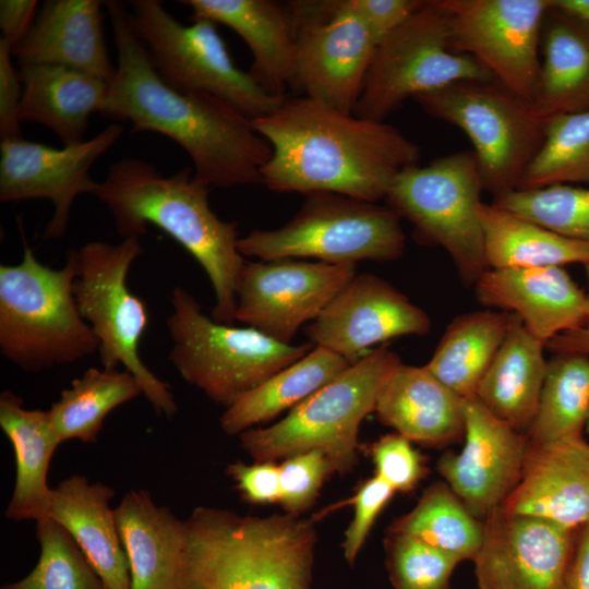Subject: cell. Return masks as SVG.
Here are the masks:
<instances>
[{
    "label": "cell",
    "instance_id": "cell-1",
    "mask_svg": "<svg viewBox=\"0 0 589 589\" xmlns=\"http://www.w3.org/2000/svg\"><path fill=\"white\" fill-rule=\"evenodd\" d=\"M118 64L103 115L130 121L132 133L155 132L190 156L196 179L209 188L262 183L272 156L252 120L230 104L202 93L180 92L159 76L124 4L106 1Z\"/></svg>",
    "mask_w": 589,
    "mask_h": 589
},
{
    "label": "cell",
    "instance_id": "cell-2",
    "mask_svg": "<svg viewBox=\"0 0 589 589\" xmlns=\"http://www.w3.org/2000/svg\"><path fill=\"white\" fill-rule=\"evenodd\" d=\"M252 123L272 147L262 184L278 193L329 192L376 203L420 160L419 146L394 125L305 96L286 98Z\"/></svg>",
    "mask_w": 589,
    "mask_h": 589
},
{
    "label": "cell",
    "instance_id": "cell-3",
    "mask_svg": "<svg viewBox=\"0 0 589 589\" xmlns=\"http://www.w3.org/2000/svg\"><path fill=\"white\" fill-rule=\"evenodd\" d=\"M209 189L191 167L165 176L146 160L123 158L109 167L94 195L107 206L123 239L140 238L154 225L189 252L211 280L212 318L233 325L236 289L245 261L238 249L237 223L213 212Z\"/></svg>",
    "mask_w": 589,
    "mask_h": 589
},
{
    "label": "cell",
    "instance_id": "cell-4",
    "mask_svg": "<svg viewBox=\"0 0 589 589\" xmlns=\"http://www.w3.org/2000/svg\"><path fill=\"white\" fill-rule=\"evenodd\" d=\"M183 525L181 589H311V519L197 506Z\"/></svg>",
    "mask_w": 589,
    "mask_h": 589
},
{
    "label": "cell",
    "instance_id": "cell-5",
    "mask_svg": "<svg viewBox=\"0 0 589 589\" xmlns=\"http://www.w3.org/2000/svg\"><path fill=\"white\" fill-rule=\"evenodd\" d=\"M79 275L75 249L58 269L40 263L25 245L22 261L0 265V350L28 372L73 364L98 351L73 293Z\"/></svg>",
    "mask_w": 589,
    "mask_h": 589
},
{
    "label": "cell",
    "instance_id": "cell-6",
    "mask_svg": "<svg viewBox=\"0 0 589 589\" xmlns=\"http://www.w3.org/2000/svg\"><path fill=\"white\" fill-rule=\"evenodd\" d=\"M400 363L387 346L371 349L277 423L239 434L241 447L254 461L318 449L336 472H350L358 462L360 425L375 410L382 387Z\"/></svg>",
    "mask_w": 589,
    "mask_h": 589
},
{
    "label": "cell",
    "instance_id": "cell-7",
    "mask_svg": "<svg viewBox=\"0 0 589 589\" xmlns=\"http://www.w3.org/2000/svg\"><path fill=\"white\" fill-rule=\"evenodd\" d=\"M170 303V362L185 382L226 408L314 347L283 344L252 327L216 322L182 287L172 289Z\"/></svg>",
    "mask_w": 589,
    "mask_h": 589
},
{
    "label": "cell",
    "instance_id": "cell-8",
    "mask_svg": "<svg viewBox=\"0 0 589 589\" xmlns=\"http://www.w3.org/2000/svg\"><path fill=\"white\" fill-rule=\"evenodd\" d=\"M405 245L401 217L389 206L329 192L306 194L289 221L254 229L238 241L242 256L329 264L395 261Z\"/></svg>",
    "mask_w": 589,
    "mask_h": 589
},
{
    "label": "cell",
    "instance_id": "cell-9",
    "mask_svg": "<svg viewBox=\"0 0 589 589\" xmlns=\"http://www.w3.org/2000/svg\"><path fill=\"white\" fill-rule=\"evenodd\" d=\"M413 100L467 135L493 199L519 189L544 139L546 119L531 100L495 79L458 81Z\"/></svg>",
    "mask_w": 589,
    "mask_h": 589
},
{
    "label": "cell",
    "instance_id": "cell-10",
    "mask_svg": "<svg viewBox=\"0 0 589 589\" xmlns=\"http://www.w3.org/2000/svg\"><path fill=\"white\" fill-rule=\"evenodd\" d=\"M76 252L79 275L73 293L98 341L101 366L115 370L121 364L139 381L154 411L170 419L178 410L173 394L145 365L139 351L149 316L145 302L130 290L128 274L143 253L140 238H125L117 244L88 241Z\"/></svg>",
    "mask_w": 589,
    "mask_h": 589
},
{
    "label": "cell",
    "instance_id": "cell-11",
    "mask_svg": "<svg viewBox=\"0 0 589 589\" xmlns=\"http://www.w3.org/2000/svg\"><path fill=\"white\" fill-rule=\"evenodd\" d=\"M483 191L476 156L465 149L402 170L385 200L412 224L418 242L442 247L464 283L474 285L489 269L479 216Z\"/></svg>",
    "mask_w": 589,
    "mask_h": 589
},
{
    "label": "cell",
    "instance_id": "cell-12",
    "mask_svg": "<svg viewBox=\"0 0 589 589\" xmlns=\"http://www.w3.org/2000/svg\"><path fill=\"white\" fill-rule=\"evenodd\" d=\"M130 7L153 67L172 88L219 98L251 120L273 112L287 98L268 94L237 67L216 23L193 19L183 25L159 0H133Z\"/></svg>",
    "mask_w": 589,
    "mask_h": 589
},
{
    "label": "cell",
    "instance_id": "cell-13",
    "mask_svg": "<svg viewBox=\"0 0 589 589\" xmlns=\"http://www.w3.org/2000/svg\"><path fill=\"white\" fill-rule=\"evenodd\" d=\"M476 59L456 53L440 0H428L375 48L353 113L384 121L407 99L465 80H493Z\"/></svg>",
    "mask_w": 589,
    "mask_h": 589
},
{
    "label": "cell",
    "instance_id": "cell-14",
    "mask_svg": "<svg viewBox=\"0 0 589 589\" xmlns=\"http://www.w3.org/2000/svg\"><path fill=\"white\" fill-rule=\"evenodd\" d=\"M297 41L296 88L330 108L353 112L376 43L341 0L288 3Z\"/></svg>",
    "mask_w": 589,
    "mask_h": 589
},
{
    "label": "cell",
    "instance_id": "cell-15",
    "mask_svg": "<svg viewBox=\"0 0 589 589\" xmlns=\"http://www.w3.org/2000/svg\"><path fill=\"white\" fill-rule=\"evenodd\" d=\"M454 52L480 62L493 77L532 101L541 38L551 0H440Z\"/></svg>",
    "mask_w": 589,
    "mask_h": 589
},
{
    "label": "cell",
    "instance_id": "cell-16",
    "mask_svg": "<svg viewBox=\"0 0 589 589\" xmlns=\"http://www.w3.org/2000/svg\"><path fill=\"white\" fill-rule=\"evenodd\" d=\"M356 276V264L296 259L245 262L236 289V321L291 344Z\"/></svg>",
    "mask_w": 589,
    "mask_h": 589
},
{
    "label": "cell",
    "instance_id": "cell-17",
    "mask_svg": "<svg viewBox=\"0 0 589 589\" xmlns=\"http://www.w3.org/2000/svg\"><path fill=\"white\" fill-rule=\"evenodd\" d=\"M123 128L111 123L89 140L62 148L22 139L0 144V201L49 200L55 212L44 231L45 239H60L67 232L75 199L94 194L97 183L91 167L122 135Z\"/></svg>",
    "mask_w": 589,
    "mask_h": 589
},
{
    "label": "cell",
    "instance_id": "cell-18",
    "mask_svg": "<svg viewBox=\"0 0 589 589\" xmlns=\"http://www.w3.org/2000/svg\"><path fill=\"white\" fill-rule=\"evenodd\" d=\"M474 558L479 589H561L576 529L502 507L484 520Z\"/></svg>",
    "mask_w": 589,
    "mask_h": 589
},
{
    "label": "cell",
    "instance_id": "cell-19",
    "mask_svg": "<svg viewBox=\"0 0 589 589\" xmlns=\"http://www.w3.org/2000/svg\"><path fill=\"white\" fill-rule=\"evenodd\" d=\"M431 329L428 313L392 284L374 274L356 275L305 327L313 346L328 349L350 364L372 346Z\"/></svg>",
    "mask_w": 589,
    "mask_h": 589
},
{
    "label": "cell",
    "instance_id": "cell-20",
    "mask_svg": "<svg viewBox=\"0 0 589 589\" xmlns=\"http://www.w3.org/2000/svg\"><path fill=\"white\" fill-rule=\"evenodd\" d=\"M464 437L462 449L443 454L437 470L470 513L483 521L517 486L528 437L476 397L465 399Z\"/></svg>",
    "mask_w": 589,
    "mask_h": 589
},
{
    "label": "cell",
    "instance_id": "cell-21",
    "mask_svg": "<svg viewBox=\"0 0 589 589\" xmlns=\"http://www.w3.org/2000/svg\"><path fill=\"white\" fill-rule=\"evenodd\" d=\"M568 529L589 520V443L569 437L546 443L528 440L520 480L501 506Z\"/></svg>",
    "mask_w": 589,
    "mask_h": 589
},
{
    "label": "cell",
    "instance_id": "cell-22",
    "mask_svg": "<svg viewBox=\"0 0 589 589\" xmlns=\"http://www.w3.org/2000/svg\"><path fill=\"white\" fill-rule=\"evenodd\" d=\"M474 285L481 304L513 311L545 346L588 315L587 294L562 266L489 268Z\"/></svg>",
    "mask_w": 589,
    "mask_h": 589
},
{
    "label": "cell",
    "instance_id": "cell-23",
    "mask_svg": "<svg viewBox=\"0 0 589 589\" xmlns=\"http://www.w3.org/2000/svg\"><path fill=\"white\" fill-rule=\"evenodd\" d=\"M193 19H206L235 31L248 45L250 74L268 94L287 97L296 87L297 41L288 4L271 0H183Z\"/></svg>",
    "mask_w": 589,
    "mask_h": 589
},
{
    "label": "cell",
    "instance_id": "cell-24",
    "mask_svg": "<svg viewBox=\"0 0 589 589\" xmlns=\"http://www.w3.org/2000/svg\"><path fill=\"white\" fill-rule=\"evenodd\" d=\"M98 0L45 1L27 34L12 47L24 64H53L76 69L110 83V60Z\"/></svg>",
    "mask_w": 589,
    "mask_h": 589
},
{
    "label": "cell",
    "instance_id": "cell-25",
    "mask_svg": "<svg viewBox=\"0 0 589 589\" xmlns=\"http://www.w3.org/2000/svg\"><path fill=\"white\" fill-rule=\"evenodd\" d=\"M374 411L380 422L424 446H443L465 432V399L425 365L401 362L382 387Z\"/></svg>",
    "mask_w": 589,
    "mask_h": 589
},
{
    "label": "cell",
    "instance_id": "cell-26",
    "mask_svg": "<svg viewBox=\"0 0 589 589\" xmlns=\"http://www.w3.org/2000/svg\"><path fill=\"white\" fill-rule=\"evenodd\" d=\"M113 490L73 474L52 489L48 517L76 542L106 589H131L128 558L120 539Z\"/></svg>",
    "mask_w": 589,
    "mask_h": 589
},
{
    "label": "cell",
    "instance_id": "cell-27",
    "mask_svg": "<svg viewBox=\"0 0 589 589\" xmlns=\"http://www.w3.org/2000/svg\"><path fill=\"white\" fill-rule=\"evenodd\" d=\"M115 515L131 589H181L183 520L167 506L157 505L143 489L125 493Z\"/></svg>",
    "mask_w": 589,
    "mask_h": 589
},
{
    "label": "cell",
    "instance_id": "cell-28",
    "mask_svg": "<svg viewBox=\"0 0 589 589\" xmlns=\"http://www.w3.org/2000/svg\"><path fill=\"white\" fill-rule=\"evenodd\" d=\"M19 121L52 130L63 145L85 141L89 117L103 112L108 95L106 81L89 73L53 64H24Z\"/></svg>",
    "mask_w": 589,
    "mask_h": 589
},
{
    "label": "cell",
    "instance_id": "cell-29",
    "mask_svg": "<svg viewBox=\"0 0 589 589\" xmlns=\"http://www.w3.org/2000/svg\"><path fill=\"white\" fill-rule=\"evenodd\" d=\"M544 348L545 344L514 314L476 394L492 414L525 434L536 417L546 374Z\"/></svg>",
    "mask_w": 589,
    "mask_h": 589
},
{
    "label": "cell",
    "instance_id": "cell-30",
    "mask_svg": "<svg viewBox=\"0 0 589 589\" xmlns=\"http://www.w3.org/2000/svg\"><path fill=\"white\" fill-rule=\"evenodd\" d=\"M10 390L0 395V426L15 456V483L4 512L13 521L48 517L52 489L47 483L50 460L61 443L48 410L27 409Z\"/></svg>",
    "mask_w": 589,
    "mask_h": 589
},
{
    "label": "cell",
    "instance_id": "cell-31",
    "mask_svg": "<svg viewBox=\"0 0 589 589\" xmlns=\"http://www.w3.org/2000/svg\"><path fill=\"white\" fill-rule=\"evenodd\" d=\"M532 103L541 117L589 109V26L552 7L544 19Z\"/></svg>",
    "mask_w": 589,
    "mask_h": 589
},
{
    "label": "cell",
    "instance_id": "cell-32",
    "mask_svg": "<svg viewBox=\"0 0 589 589\" xmlns=\"http://www.w3.org/2000/svg\"><path fill=\"white\" fill-rule=\"evenodd\" d=\"M479 216L489 268L563 266L589 260V244L561 236L493 202H482Z\"/></svg>",
    "mask_w": 589,
    "mask_h": 589
},
{
    "label": "cell",
    "instance_id": "cell-33",
    "mask_svg": "<svg viewBox=\"0 0 589 589\" xmlns=\"http://www.w3.org/2000/svg\"><path fill=\"white\" fill-rule=\"evenodd\" d=\"M349 365L339 354L314 346L303 358L272 375L227 407L220 418V426L228 435H239L256 424L272 420L302 402Z\"/></svg>",
    "mask_w": 589,
    "mask_h": 589
},
{
    "label": "cell",
    "instance_id": "cell-34",
    "mask_svg": "<svg viewBox=\"0 0 589 589\" xmlns=\"http://www.w3.org/2000/svg\"><path fill=\"white\" fill-rule=\"evenodd\" d=\"M513 313L473 311L455 317L425 366L464 399L476 397L479 384L500 349Z\"/></svg>",
    "mask_w": 589,
    "mask_h": 589
},
{
    "label": "cell",
    "instance_id": "cell-35",
    "mask_svg": "<svg viewBox=\"0 0 589 589\" xmlns=\"http://www.w3.org/2000/svg\"><path fill=\"white\" fill-rule=\"evenodd\" d=\"M141 394L142 386L128 370L89 368L61 392L48 412L61 443L94 444L109 412Z\"/></svg>",
    "mask_w": 589,
    "mask_h": 589
},
{
    "label": "cell",
    "instance_id": "cell-36",
    "mask_svg": "<svg viewBox=\"0 0 589 589\" xmlns=\"http://www.w3.org/2000/svg\"><path fill=\"white\" fill-rule=\"evenodd\" d=\"M388 532L417 538L460 562L474 561L483 542L484 525L446 482L430 484L417 505L398 517Z\"/></svg>",
    "mask_w": 589,
    "mask_h": 589
},
{
    "label": "cell",
    "instance_id": "cell-37",
    "mask_svg": "<svg viewBox=\"0 0 589 589\" xmlns=\"http://www.w3.org/2000/svg\"><path fill=\"white\" fill-rule=\"evenodd\" d=\"M589 416V357L554 353L548 361L536 417L526 435L546 443L582 436Z\"/></svg>",
    "mask_w": 589,
    "mask_h": 589
},
{
    "label": "cell",
    "instance_id": "cell-38",
    "mask_svg": "<svg viewBox=\"0 0 589 589\" xmlns=\"http://www.w3.org/2000/svg\"><path fill=\"white\" fill-rule=\"evenodd\" d=\"M576 183L589 184V109L546 119L542 145L519 189Z\"/></svg>",
    "mask_w": 589,
    "mask_h": 589
},
{
    "label": "cell",
    "instance_id": "cell-39",
    "mask_svg": "<svg viewBox=\"0 0 589 589\" xmlns=\"http://www.w3.org/2000/svg\"><path fill=\"white\" fill-rule=\"evenodd\" d=\"M38 561L22 579L0 589H106L76 542L49 517L36 521Z\"/></svg>",
    "mask_w": 589,
    "mask_h": 589
},
{
    "label": "cell",
    "instance_id": "cell-40",
    "mask_svg": "<svg viewBox=\"0 0 589 589\" xmlns=\"http://www.w3.org/2000/svg\"><path fill=\"white\" fill-rule=\"evenodd\" d=\"M493 203L566 238L589 244V188L555 184L518 189Z\"/></svg>",
    "mask_w": 589,
    "mask_h": 589
},
{
    "label": "cell",
    "instance_id": "cell-41",
    "mask_svg": "<svg viewBox=\"0 0 589 589\" xmlns=\"http://www.w3.org/2000/svg\"><path fill=\"white\" fill-rule=\"evenodd\" d=\"M386 568L394 589H449L460 563L417 538L388 532L384 541Z\"/></svg>",
    "mask_w": 589,
    "mask_h": 589
},
{
    "label": "cell",
    "instance_id": "cell-42",
    "mask_svg": "<svg viewBox=\"0 0 589 589\" xmlns=\"http://www.w3.org/2000/svg\"><path fill=\"white\" fill-rule=\"evenodd\" d=\"M279 466L280 498L285 513L299 516L316 501L320 490L336 469L328 456L318 449L288 456Z\"/></svg>",
    "mask_w": 589,
    "mask_h": 589
},
{
    "label": "cell",
    "instance_id": "cell-43",
    "mask_svg": "<svg viewBox=\"0 0 589 589\" xmlns=\"http://www.w3.org/2000/svg\"><path fill=\"white\" fill-rule=\"evenodd\" d=\"M399 433L386 434L368 446L375 474L395 492L412 491L428 473L424 457Z\"/></svg>",
    "mask_w": 589,
    "mask_h": 589
},
{
    "label": "cell",
    "instance_id": "cell-44",
    "mask_svg": "<svg viewBox=\"0 0 589 589\" xmlns=\"http://www.w3.org/2000/svg\"><path fill=\"white\" fill-rule=\"evenodd\" d=\"M395 491L381 478L373 476L362 481L342 504L352 505L353 518L345 531L341 549L346 562L356 563L377 516L390 501Z\"/></svg>",
    "mask_w": 589,
    "mask_h": 589
},
{
    "label": "cell",
    "instance_id": "cell-45",
    "mask_svg": "<svg viewBox=\"0 0 589 589\" xmlns=\"http://www.w3.org/2000/svg\"><path fill=\"white\" fill-rule=\"evenodd\" d=\"M425 0H341L366 25L376 45L419 10Z\"/></svg>",
    "mask_w": 589,
    "mask_h": 589
},
{
    "label": "cell",
    "instance_id": "cell-46",
    "mask_svg": "<svg viewBox=\"0 0 589 589\" xmlns=\"http://www.w3.org/2000/svg\"><path fill=\"white\" fill-rule=\"evenodd\" d=\"M227 474L235 482L241 497L251 504L279 503V466L276 461H236L227 467Z\"/></svg>",
    "mask_w": 589,
    "mask_h": 589
},
{
    "label": "cell",
    "instance_id": "cell-47",
    "mask_svg": "<svg viewBox=\"0 0 589 589\" xmlns=\"http://www.w3.org/2000/svg\"><path fill=\"white\" fill-rule=\"evenodd\" d=\"M23 85L20 72L13 65L12 44L0 38V135L7 139H22L19 108Z\"/></svg>",
    "mask_w": 589,
    "mask_h": 589
},
{
    "label": "cell",
    "instance_id": "cell-48",
    "mask_svg": "<svg viewBox=\"0 0 589 589\" xmlns=\"http://www.w3.org/2000/svg\"><path fill=\"white\" fill-rule=\"evenodd\" d=\"M38 2L36 0H1L0 28L2 38L12 44L20 41L29 31Z\"/></svg>",
    "mask_w": 589,
    "mask_h": 589
},
{
    "label": "cell",
    "instance_id": "cell-49",
    "mask_svg": "<svg viewBox=\"0 0 589 589\" xmlns=\"http://www.w3.org/2000/svg\"><path fill=\"white\" fill-rule=\"evenodd\" d=\"M561 589H589V520L576 529L572 557Z\"/></svg>",
    "mask_w": 589,
    "mask_h": 589
},
{
    "label": "cell",
    "instance_id": "cell-50",
    "mask_svg": "<svg viewBox=\"0 0 589 589\" xmlns=\"http://www.w3.org/2000/svg\"><path fill=\"white\" fill-rule=\"evenodd\" d=\"M589 280V260L584 264ZM588 315L586 322L579 328L556 335L546 344V348L553 353H578L589 357V292Z\"/></svg>",
    "mask_w": 589,
    "mask_h": 589
},
{
    "label": "cell",
    "instance_id": "cell-51",
    "mask_svg": "<svg viewBox=\"0 0 589 589\" xmlns=\"http://www.w3.org/2000/svg\"><path fill=\"white\" fill-rule=\"evenodd\" d=\"M552 7L589 26V0H551Z\"/></svg>",
    "mask_w": 589,
    "mask_h": 589
},
{
    "label": "cell",
    "instance_id": "cell-52",
    "mask_svg": "<svg viewBox=\"0 0 589 589\" xmlns=\"http://www.w3.org/2000/svg\"><path fill=\"white\" fill-rule=\"evenodd\" d=\"M586 428H587V431L589 432V416H588V419H587Z\"/></svg>",
    "mask_w": 589,
    "mask_h": 589
}]
</instances>
